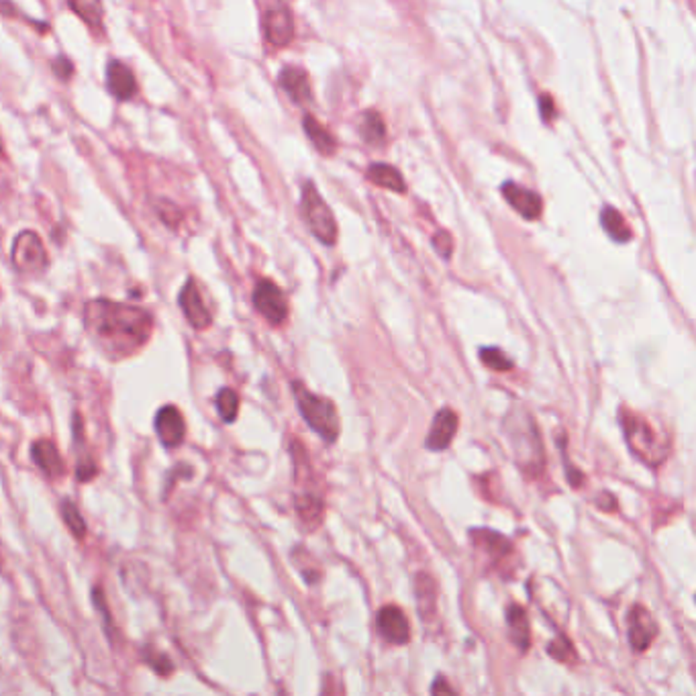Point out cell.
<instances>
[{
  "instance_id": "cell-9",
  "label": "cell",
  "mask_w": 696,
  "mask_h": 696,
  "mask_svg": "<svg viewBox=\"0 0 696 696\" xmlns=\"http://www.w3.org/2000/svg\"><path fill=\"white\" fill-rule=\"evenodd\" d=\"M156 433L160 443L168 450H176L182 445L184 437H186V423L182 412H180L176 407H161L156 415Z\"/></svg>"
},
{
  "instance_id": "cell-19",
  "label": "cell",
  "mask_w": 696,
  "mask_h": 696,
  "mask_svg": "<svg viewBox=\"0 0 696 696\" xmlns=\"http://www.w3.org/2000/svg\"><path fill=\"white\" fill-rule=\"evenodd\" d=\"M280 86L288 92V97L296 105H305V102L313 99L308 76L303 70H298V68H285L280 74Z\"/></svg>"
},
{
  "instance_id": "cell-5",
  "label": "cell",
  "mask_w": 696,
  "mask_h": 696,
  "mask_svg": "<svg viewBox=\"0 0 696 696\" xmlns=\"http://www.w3.org/2000/svg\"><path fill=\"white\" fill-rule=\"evenodd\" d=\"M13 265L23 274H37L47 268V252L36 231H21L13 242Z\"/></svg>"
},
{
  "instance_id": "cell-14",
  "label": "cell",
  "mask_w": 696,
  "mask_h": 696,
  "mask_svg": "<svg viewBox=\"0 0 696 696\" xmlns=\"http://www.w3.org/2000/svg\"><path fill=\"white\" fill-rule=\"evenodd\" d=\"M503 194L506 203H509L523 219H529V221L539 219L541 209H544L539 194L527 191V188H523L514 182H506L503 186Z\"/></svg>"
},
{
  "instance_id": "cell-18",
  "label": "cell",
  "mask_w": 696,
  "mask_h": 696,
  "mask_svg": "<svg viewBox=\"0 0 696 696\" xmlns=\"http://www.w3.org/2000/svg\"><path fill=\"white\" fill-rule=\"evenodd\" d=\"M506 625H509V638L513 641L514 648H519V651H525L531 648V627H529V617L523 605L513 603L509 608H506Z\"/></svg>"
},
{
  "instance_id": "cell-25",
  "label": "cell",
  "mask_w": 696,
  "mask_h": 696,
  "mask_svg": "<svg viewBox=\"0 0 696 696\" xmlns=\"http://www.w3.org/2000/svg\"><path fill=\"white\" fill-rule=\"evenodd\" d=\"M59 513H62V519L66 523V527L72 531V535L76 539H84L86 537V521L82 517V513L78 506H76L72 501H62V504H59Z\"/></svg>"
},
{
  "instance_id": "cell-13",
  "label": "cell",
  "mask_w": 696,
  "mask_h": 696,
  "mask_svg": "<svg viewBox=\"0 0 696 696\" xmlns=\"http://www.w3.org/2000/svg\"><path fill=\"white\" fill-rule=\"evenodd\" d=\"M264 29H265V39H268L272 46L276 47L288 46L292 37H295V21H292V15L288 13V8L285 6L270 8L268 15H265Z\"/></svg>"
},
{
  "instance_id": "cell-35",
  "label": "cell",
  "mask_w": 696,
  "mask_h": 696,
  "mask_svg": "<svg viewBox=\"0 0 696 696\" xmlns=\"http://www.w3.org/2000/svg\"><path fill=\"white\" fill-rule=\"evenodd\" d=\"M431 692H433V694H441V692H445V694H455V691L452 689V686H450V684H445L443 678H437L435 684L431 686Z\"/></svg>"
},
{
  "instance_id": "cell-36",
  "label": "cell",
  "mask_w": 696,
  "mask_h": 696,
  "mask_svg": "<svg viewBox=\"0 0 696 696\" xmlns=\"http://www.w3.org/2000/svg\"><path fill=\"white\" fill-rule=\"evenodd\" d=\"M0 153H3V141H0Z\"/></svg>"
},
{
  "instance_id": "cell-27",
  "label": "cell",
  "mask_w": 696,
  "mask_h": 696,
  "mask_svg": "<svg viewBox=\"0 0 696 696\" xmlns=\"http://www.w3.org/2000/svg\"><path fill=\"white\" fill-rule=\"evenodd\" d=\"M214 405H217L219 417L225 421V423H234L237 419L239 397L234 389H221L217 392V399H214Z\"/></svg>"
},
{
  "instance_id": "cell-16",
  "label": "cell",
  "mask_w": 696,
  "mask_h": 696,
  "mask_svg": "<svg viewBox=\"0 0 696 696\" xmlns=\"http://www.w3.org/2000/svg\"><path fill=\"white\" fill-rule=\"evenodd\" d=\"M107 86H109V92L121 102L131 100L137 94V80L133 72L129 70L123 62H117V59L109 62Z\"/></svg>"
},
{
  "instance_id": "cell-7",
  "label": "cell",
  "mask_w": 696,
  "mask_h": 696,
  "mask_svg": "<svg viewBox=\"0 0 696 696\" xmlns=\"http://www.w3.org/2000/svg\"><path fill=\"white\" fill-rule=\"evenodd\" d=\"M376 625H378V633L382 638L394 643V646H405V643L410 641V625L409 618L402 608L397 605H386L378 611L376 617Z\"/></svg>"
},
{
  "instance_id": "cell-33",
  "label": "cell",
  "mask_w": 696,
  "mask_h": 696,
  "mask_svg": "<svg viewBox=\"0 0 696 696\" xmlns=\"http://www.w3.org/2000/svg\"><path fill=\"white\" fill-rule=\"evenodd\" d=\"M433 245L437 247V252L441 254V257H445V260H448V257H450L452 252H453L452 235H450V234H445V231H440V234H437V235L433 237Z\"/></svg>"
},
{
  "instance_id": "cell-11",
  "label": "cell",
  "mask_w": 696,
  "mask_h": 696,
  "mask_svg": "<svg viewBox=\"0 0 696 696\" xmlns=\"http://www.w3.org/2000/svg\"><path fill=\"white\" fill-rule=\"evenodd\" d=\"M458 425H460L458 412L448 409V407L441 409L435 415L431 429H429V433H427V440H425L427 450H431V452L448 450L453 441L455 433H458Z\"/></svg>"
},
{
  "instance_id": "cell-15",
  "label": "cell",
  "mask_w": 696,
  "mask_h": 696,
  "mask_svg": "<svg viewBox=\"0 0 696 696\" xmlns=\"http://www.w3.org/2000/svg\"><path fill=\"white\" fill-rule=\"evenodd\" d=\"M31 458L37 468L49 478H62L66 474V463L62 453L57 452L56 443L49 440H37L31 448Z\"/></svg>"
},
{
  "instance_id": "cell-28",
  "label": "cell",
  "mask_w": 696,
  "mask_h": 696,
  "mask_svg": "<svg viewBox=\"0 0 696 696\" xmlns=\"http://www.w3.org/2000/svg\"><path fill=\"white\" fill-rule=\"evenodd\" d=\"M480 362L486 368H491L493 372H509L513 369V359L504 356V351L498 348H483L480 349Z\"/></svg>"
},
{
  "instance_id": "cell-20",
  "label": "cell",
  "mask_w": 696,
  "mask_h": 696,
  "mask_svg": "<svg viewBox=\"0 0 696 696\" xmlns=\"http://www.w3.org/2000/svg\"><path fill=\"white\" fill-rule=\"evenodd\" d=\"M368 178L372 180L376 186L380 188H389V191L394 192H405V180H402L400 171L397 168H392L389 164H374L368 170Z\"/></svg>"
},
{
  "instance_id": "cell-10",
  "label": "cell",
  "mask_w": 696,
  "mask_h": 696,
  "mask_svg": "<svg viewBox=\"0 0 696 696\" xmlns=\"http://www.w3.org/2000/svg\"><path fill=\"white\" fill-rule=\"evenodd\" d=\"M658 638V623L646 607L635 605L629 611V643L633 651H646Z\"/></svg>"
},
{
  "instance_id": "cell-6",
  "label": "cell",
  "mask_w": 696,
  "mask_h": 696,
  "mask_svg": "<svg viewBox=\"0 0 696 696\" xmlns=\"http://www.w3.org/2000/svg\"><path fill=\"white\" fill-rule=\"evenodd\" d=\"M254 306L270 325H282L288 317V303L285 292L278 288L276 282L268 278L260 280L254 288Z\"/></svg>"
},
{
  "instance_id": "cell-26",
  "label": "cell",
  "mask_w": 696,
  "mask_h": 696,
  "mask_svg": "<svg viewBox=\"0 0 696 696\" xmlns=\"http://www.w3.org/2000/svg\"><path fill=\"white\" fill-rule=\"evenodd\" d=\"M359 131H362V137H364L366 143L380 145L386 140L384 121L380 119V115L376 113V110H369V113L364 115V121H362V127H359Z\"/></svg>"
},
{
  "instance_id": "cell-8",
  "label": "cell",
  "mask_w": 696,
  "mask_h": 696,
  "mask_svg": "<svg viewBox=\"0 0 696 696\" xmlns=\"http://www.w3.org/2000/svg\"><path fill=\"white\" fill-rule=\"evenodd\" d=\"M178 303H180V308H182L186 321L191 323L192 329L203 331V329L211 327L213 315H211L209 308H206L201 290H199V286H196L194 280L186 282L182 292H180V296H178Z\"/></svg>"
},
{
  "instance_id": "cell-3",
  "label": "cell",
  "mask_w": 696,
  "mask_h": 696,
  "mask_svg": "<svg viewBox=\"0 0 696 696\" xmlns=\"http://www.w3.org/2000/svg\"><path fill=\"white\" fill-rule=\"evenodd\" d=\"M292 392H295L296 407L300 415L306 421V425L327 443H335L339 440L341 423L338 407L327 397H319L306 389L305 384L292 382Z\"/></svg>"
},
{
  "instance_id": "cell-32",
  "label": "cell",
  "mask_w": 696,
  "mask_h": 696,
  "mask_svg": "<svg viewBox=\"0 0 696 696\" xmlns=\"http://www.w3.org/2000/svg\"><path fill=\"white\" fill-rule=\"evenodd\" d=\"M51 70L56 72V76H57L59 80H68V78H72L74 66H72V62L66 56H57L54 62H51Z\"/></svg>"
},
{
  "instance_id": "cell-17",
  "label": "cell",
  "mask_w": 696,
  "mask_h": 696,
  "mask_svg": "<svg viewBox=\"0 0 696 696\" xmlns=\"http://www.w3.org/2000/svg\"><path fill=\"white\" fill-rule=\"evenodd\" d=\"M472 539H474V545L484 552L486 556L493 557V564H501L506 556L513 554V544L504 535L496 531H488V529H474L472 531Z\"/></svg>"
},
{
  "instance_id": "cell-4",
  "label": "cell",
  "mask_w": 696,
  "mask_h": 696,
  "mask_svg": "<svg viewBox=\"0 0 696 696\" xmlns=\"http://www.w3.org/2000/svg\"><path fill=\"white\" fill-rule=\"evenodd\" d=\"M303 217L313 235L325 245H335L338 242V223L333 219V213L325 203L317 188L306 182L303 186Z\"/></svg>"
},
{
  "instance_id": "cell-29",
  "label": "cell",
  "mask_w": 696,
  "mask_h": 696,
  "mask_svg": "<svg viewBox=\"0 0 696 696\" xmlns=\"http://www.w3.org/2000/svg\"><path fill=\"white\" fill-rule=\"evenodd\" d=\"M547 654L552 656L557 661H564V664H570V661H576V651L570 638L566 635H557V638L547 646Z\"/></svg>"
},
{
  "instance_id": "cell-31",
  "label": "cell",
  "mask_w": 696,
  "mask_h": 696,
  "mask_svg": "<svg viewBox=\"0 0 696 696\" xmlns=\"http://www.w3.org/2000/svg\"><path fill=\"white\" fill-rule=\"evenodd\" d=\"M97 474H99L97 462L88 458V455H86L84 460H80L78 466H76V478H78L80 483H90L92 478H97Z\"/></svg>"
},
{
  "instance_id": "cell-30",
  "label": "cell",
  "mask_w": 696,
  "mask_h": 696,
  "mask_svg": "<svg viewBox=\"0 0 696 696\" xmlns=\"http://www.w3.org/2000/svg\"><path fill=\"white\" fill-rule=\"evenodd\" d=\"M143 660H145V664H148L158 676L174 674V664H171V660L166 654H161V651H158V649H153V648L145 649Z\"/></svg>"
},
{
  "instance_id": "cell-1",
  "label": "cell",
  "mask_w": 696,
  "mask_h": 696,
  "mask_svg": "<svg viewBox=\"0 0 696 696\" xmlns=\"http://www.w3.org/2000/svg\"><path fill=\"white\" fill-rule=\"evenodd\" d=\"M84 325L107 354L129 358L150 341L153 317L141 306L94 298L84 306Z\"/></svg>"
},
{
  "instance_id": "cell-21",
  "label": "cell",
  "mask_w": 696,
  "mask_h": 696,
  "mask_svg": "<svg viewBox=\"0 0 696 696\" xmlns=\"http://www.w3.org/2000/svg\"><path fill=\"white\" fill-rule=\"evenodd\" d=\"M417 607L425 621L433 618L437 611V598H435V582L431 576L419 574L417 576Z\"/></svg>"
},
{
  "instance_id": "cell-12",
  "label": "cell",
  "mask_w": 696,
  "mask_h": 696,
  "mask_svg": "<svg viewBox=\"0 0 696 696\" xmlns=\"http://www.w3.org/2000/svg\"><path fill=\"white\" fill-rule=\"evenodd\" d=\"M298 488L300 491L295 496L296 513H298L300 521H303L305 525L313 531V529L319 527L321 521H323V513H325L323 494L317 491L315 484H311V486L298 484Z\"/></svg>"
},
{
  "instance_id": "cell-2",
  "label": "cell",
  "mask_w": 696,
  "mask_h": 696,
  "mask_svg": "<svg viewBox=\"0 0 696 696\" xmlns=\"http://www.w3.org/2000/svg\"><path fill=\"white\" fill-rule=\"evenodd\" d=\"M621 427L625 441L631 453L649 468H660L666 462L670 445L666 437H661L649 421L633 410H621Z\"/></svg>"
},
{
  "instance_id": "cell-24",
  "label": "cell",
  "mask_w": 696,
  "mask_h": 696,
  "mask_svg": "<svg viewBox=\"0 0 696 696\" xmlns=\"http://www.w3.org/2000/svg\"><path fill=\"white\" fill-rule=\"evenodd\" d=\"M72 11L80 16V19L90 25V27H100L102 16H105V8H102V0H68Z\"/></svg>"
},
{
  "instance_id": "cell-23",
  "label": "cell",
  "mask_w": 696,
  "mask_h": 696,
  "mask_svg": "<svg viewBox=\"0 0 696 696\" xmlns=\"http://www.w3.org/2000/svg\"><path fill=\"white\" fill-rule=\"evenodd\" d=\"M303 127L305 133L308 135V140L315 143V148L319 150L325 156H329L335 150V140L329 135L327 129H325L321 123H317L311 115H305L303 119Z\"/></svg>"
},
{
  "instance_id": "cell-34",
  "label": "cell",
  "mask_w": 696,
  "mask_h": 696,
  "mask_svg": "<svg viewBox=\"0 0 696 696\" xmlns=\"http://www.w3.org/2000/svg\"><path fill=\"white\" fill-rule=\"evenodd\" d=\"M541 115H544L545 121H552L554 119V99L547 97V94L541 97Z\"/></svg>"
},
{
  "instance_id": "cell-22",
  "label": "cell",
  "mask_w": 696,
  "mask_h": 696,
  "mask_svg": "<svg viewBox=\"0 0 696 696\" xmlns=\"http://www.w3.org/2000/svg\"><path fill=\"white\" fill-rule=\"evenodd\" d=\"M600 221H603V227L608 234V237L615 239L617 244H627L631 239V229L629 225H627L623 214L611 209V206H607V209L603 211V217H600Z\"/></svg>"
}]
</instances>
